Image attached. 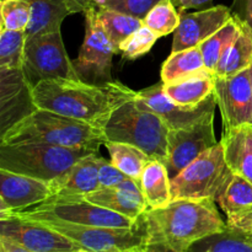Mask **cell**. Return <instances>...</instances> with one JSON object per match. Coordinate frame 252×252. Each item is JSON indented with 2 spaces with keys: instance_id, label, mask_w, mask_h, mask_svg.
I'll list each match as a JSON object with an SVG mask.
<instances>
[{
  "instance_id": "ab89813d",
  "label": "cell",
  "mask_w": 252,
  "mask_h": 252,
  "mask_svg": "<svg viewBox=\"0 0 252 252\" xmlns=\"http://www.w3.org/2000/svg\"><path fill=\"white\" fill-rule=\"evenodd\" d=\"M234 230H239V231H244V233H250L252 234V212L249 216H246L240 223L238 224Z\"/></svg>"
},
{
  "instance_id": "4fadbf2b",
  "label": "cell",
  "mask_w": 252,
  "mask_h": 252,
  "mask_svg": "<svg viewBox=\"0 0 252 252\" xmlns=\"http://www.w3.org/2000/svg\"><path fill=\"white\" fill-rule=\"evenodd\" d=\"M0 235L6 236L30 252H73L81 249L48 226L17 218L0 220Z\"/></svg>"
},
{
  "instance_id": "7402d4cb",
  "label": "cell",
  "mask_w": 252,
  "mask_h": 252,
  "mask_svg": "<svg viewBox=\"0 0 252 252\" xmlns=\"http://www.w3.org/2000/svg\"><path fill=\"white\" fill-rule=\"evenodd\" d=\"M140 189L148 209L164 207L171 202V177L160 160H152L140 177Z\"/></svg>"
},
{
  "instance_id": "d590c367",
  "label": "cell",
  "mask_w": 252,
  "mask_h": 252,
  "mask_svg": "<svg viewBox=\"0 0 252 252\" xmlns=\"http://www.w3.org/2000/svg\"><path fill=\"white\" fill-rule=\"evenodd\" d=\"M231 14L252 27V0H234Z\"/></svg>"
},
{
  "instance_id": "4316f807",
  "label": "cell",
  "mask_w": 252,
  "mask_h": 252,
  "mask_svg": "<svg viewBox=\"0 0 252 252\" xmlns=\"http://www.w3.org/2000/svg\"><path fill=\"white\" fill-rule=\"evenodd\" d=\"M241 25H243V21L233 15L231 19L219 31H217L213 36L207 38L198 46L203 56L204 64L211 73H214L219 59L239 36L241 31Z\"/></svg>"
},
{
  "instance_id": "cb8c5ba5",
  "label": "cell",
  "mask_w": 252,
  "mask_h": 252,
  "mask_svg": "<svg viewBox=\"0 0 252 252\" xmlns=\"http://www.w3.org/2000/svg\"><path fill=\"white\" fill-rule=\"evenodd\" d=\"M252 64V27L246 22L235 41L228 47L214 69L217 78H229L240 73Z\"/></svg>"
},
{
  "instance_id": "9a60e30c",
  "label": "cell",
  "mask_w": 252,
  "mask_h": 252,
  "mask_svg": "<svg viewBox=\"0 0 252 252\" xmlns=\"http://www.w3.org/2000/svg\"><path fill=\"white\" fill-rule=\"evenodd\" d=\"M231 16L230 7L224 5L191 14H181L180 25L174 33L172 52L198 47L202 42L219 31Z\"/></svg>"
},
{
  "instance_id": "f546056e",
  "label": "cell",
  "mask_w": 252,
  "mask_h": 252,
  "mask_svg": "<svg viewBox=\"0 0 252 252\" xmlns=\"http://www.w3.org/2000/svg\"><path fill=\"white\" fill-rule=\"evenodd\" d=\"M180 20L181 12L176 9L174 2L171 0H162L148 12L143 24L155 32L160 38L176 31Z\"/></svg>"
},
{
  "instance_id": "8fae6325",
  "label": "cell",
  "mask_w": 252,
  "mask_h": 252,
  "mask_svg": "<svg viewBox=\"0 0 252 252\" xmlns=\"http://www.w3.org/2000/svg\"><path fill=\"white\" fill-rule=\"evenodd\" d=\"M214 94L224 130L252 123V64L229 78L214 76Z\"/></svg>"
},
{
  "instance_id": "74e56055",
  "label": "cell",
  "mask_w": 252,
  "mask_h": 252,
  "mask_svg": "<svg viewBox=\"0 0 252 252\" xmlns=\"http://www.w3.org/2000/svg\"><path fill=\"white\" fill-rule=\"evenodd\" d=\"M0 252H30V251H27L26 249L17 245L16 243H14L12 240L7 239L6 236L0 235Z\"/></svg>"
},
{
  "instance_id": "7c38bea8",
  "label": "cell",
  "mask_w": 252,
  "mask_h": 252,
  "mask_svg": "<svg viewBox=\"0 0 252 252\" xmlns=\"http://www.w3.org/2000/svg\"><path fill=\"white\" fill-rule=\"evenodd\" d=\"M135 100L145 108L154 111L160 116L169 129L186 128L203 120L207 115L216 112L217 97L212 94L206 101L194 107L181 106L169 97L164 90V83L155 84L147 89L138 91Z\"/></svg>"
},
{
  "instance_id": "5b68a950",
  "label": "cell",
  "mask_w": 252,
  "mask_h": 252,
  "mask_svg": "<svg viewBox=\"0 0 252 252\" xmlns=\"http://www.w3.org/2000/svg\"><path fill=\"white\" fill-rule=\"evenodd\" d=\"M96 152L98 150L90 148H64L38 143L0 144V169L52 182L84 157Z\"/></svg>"
},
{
  "instance_id": "d6a6232c",
  "label": "cell",
  "mask_w": 252,
  "mask_h": 252,
  "mask_svg": "<svg viewBox=\"0 0 252 252\" xmlns=\"http://www.w3.org/2000/svg\"><path fill=\"white\" fill-rule=\"evenodd\" d=\"M208 245L211 252H252V241L244 231L228 228L224 233L212 236Z\"/></svg>"
},
{
  "instance_id": "b9f144b4",
  "label": "cell",
  "mask_w": 252,
  "mask_h": 252,
  "mask_svg": "<svg viewBox=\"0 0 252 252\" xmlns=\"http://www.w3.org/2000/svg\"><path fill=\"white\" fill-rule=\"evenodd\" d=\"M95 1H96V4H97V6H98V5H100L101 2L103 1V0H95Z\"/></svg>"
},
{
  "instance_id": "277c9868",
  "label": "cell",
  "mask_w": 252,
  "mask_h": 252,
  "mask_svg": "<svg viewBox=\"0 0 252 252\" xmlns=\"http://www.w3.org/2000/svg\"><path fill=\"white\" fill-rule=\"evenodd\" d=\"M103 133L106 142L127 143L152 159L162 162L166 159L169 127L158 113L143 107L135 97L112 113Z\"/></svg>"
},
{
  "instance_id": "60d3db41",
  "label": "cell",
  "mask_w": 252,
  "mask_h": 252,
  "mask_svg": "<svg viewBox=\"0 0 252 252\" xmlns=\"http://www.w3.org/2000/svg\"><path fill=\"white\" fill-rule=\"evenodd\" d=\"M73 252H91V251L85 250V249H79V250H75V251H73Z\"/></svg>"
},
{
  "instance_id": "3957f363",
  "label": "cell",
  "mask_w": 252,
  "mask_h": 252,
  "mask_svg": "<svg viewBox=\"0 0 252 252\" xmlns=\"http://www.w3.org/2000/svg\"><path fill=\"white\" fill-rule=\"evenodd\" d=\"M24 143L100 150L101 145L106 143V138L100 128L52 111L37 108L7 129L0 139V144L6 145Z\"/></svg>"
},
{
  "instance_id": "ac0fdd59",
  "label": "cell",
  "mask_w": 252,
  "mask_h": 252,
  "mask_svg": "<svg viewBox=\"0 0 252 252\" xmlns=\"http://www.w3.org/2000/svg\"><path fill=\"white\" fill-rule=\"evenodd\" d=\"M98 160H100L98 152L86 155L75 162L65 174L49 182L53 196L84 197L100 189Z\"/></svg>"
},
{
  "instance_id": "603a6c76",
  "label": "cell",
  "mask_w": 252,
  "mask_h": 252,
  "mask_svg": "<svg viewBox=\"0 0 252 252\" xmlns=\"http://www.w3.org/2000/svg\"><path fill=\"white\" fill-rule=\"evenodd\" d=\"M209 73L211 71L204 64L199 47H193L185 51L171 52L162 64L161 81L164 84H172Z\"/></svg>"
},
{
  "instance_id": "ffe728a7",
  "label": "cell",
  "mask_w": 252,
  "mask_h": 252,
  "mask_svg": "<svg viewBox=\"0 0 252 252\" xmlns=\"http://www.w3.org/2000/svg\"><path fill=\"white\" fill-rule=\"evenodd\" d=\"M216 202L226 216L228 228L235 229L252 212V182L233 174Z\"/></svg>"
},
{
  "instance_id": "9c48e42d",
  "label": "cell",
  "mask_w": 252,
  "mask_h": 252,
  "mask_svg": "<svg viewBox=\"0 0 252 252\" xmlns=\"http://www.w3.org/2000/svg\"><path fill=\"white\" fill-rule=\"evenodd\" d=\"M85 14V38L73 61L74 68L80 80L91 84H103L111 80L112 58L117 48L103 30L97 17V6Z\"/></svg>"
},
{
  "instance_id": "e0dca14e",
  "label": "cell",
  "mask_w": 252,
  "mask_h": 252,
  "mask_svg": "<svg viewBox=\"0 0 252 252\" xmlns=\"http://www.w3.org/2000/svg\"><path fill=\"white\" fill-rule=\"evenodd\" d=\"M86 201L102 208L120 213L138 221L148 209L140 184L133 179L126 180L116 187H103L84 196Z\"/></svg>"
},
{
  "instance_id": "484cf974",
  "label": "cell",
  "mask_w": 252,
  "mask_h": 252,
  "mask_svg": "<svg viewBox=\"0 0 252 252\" xmlns=\"http://www.w3.org/2000/svg\"><path fill=\"white\" fill-rule=\"evenodd\" d=\"M111 157V162L117 166L123 174L140 184L143 171L152 160V158L134 145L127 143L106 142L103 144Z\"/></svg>"
},
{
  "instance_id": "7a4b0ae2",
  "label": "cell",
  "mask_w": 252,
  "mask_h": 252,
  "mask_svg": "<svg viewBox=\"0 0 252 252\" xmlns=\"http://www.w3.org/2000/svg\"><path fill=\"white\" fill-rule=\"evenodd\" d=\"M137 93L120 81L91 84L83 80H44L32 89L37 108L81 121L103 130L108 120Z\"/></svg>"
},
{
  "instance_id": "1f68e13d",
  "label": "cell",
  "mask_w": 252,
  "mask_h": 252,
  "mask_svg": "<svg viewBox=\"0 0 252 252\" xmlns=\"http://www.w3.org/2000/svg\"><path fill=\"white\" fill-rule=\"evenodd\" d=\"M158 34L153 32L148 26L143 25L139 30L134 32L130 37H128L120 47V52H122V56L128 61H134L139 57L147 54L155 42L158 41Z\"/></svg>"
},
{
  "instance_id": "83f0119b",
  "label": "cell",
  "mask_w": 252,
  "mask_h": 252,
  "mask_svg": "<svg viewBox=\"0 0 252 252\" xmlns=\"http://www.w3.org/2000/svg\"><path fill=\"white\" fill-rule=\"evenodd\" d=\"M97 17L118 52L121 44L144 25L143 20L102 6H97Z\"/></svg>"
},
{
  "instance_id": "30bf717a",
  "label": "cell",
  "mask_w": 252,
  "mask_h": 252,
  "mask_svg": "<svg viewBox=\"0 0 252 252\" xmlns=\"http://www.w3.org/2000/svg\"><path fill=\"white\" fill-rule=\"evenodd\" d=\"M214 133V112L186 128L169 129L167 155L164 164L170 177L189 166L203 153L218 144Z\"/></svg>"
},
{
  "instance_id": "f1b7e54d",
  "label": "cell",
  "mask_w": 252,
  "mask_h": 252,
  "mask_svg": "<svg viewBox=\"0 0 252 252\" xmlns=\"http://www.w3.org/2000/svg\"><path fill=\"white\" fill-rule=\"evenodd\" d=\"M25 43V31L0 29V68L22 69Z\"/></svg>"
},
{
  "instance_id": "8d00e7d4",
  "label": "cell",
  "mask_w": 252,
  "mask_h": 252,
  "mask_svg": "<svg viewBox=\"0 0 252 252\" xmlns=\"http://www.w3.org/2000/svg\"><path fill=\"white\" fill-rule=\"evenodd\" d=\"M176 9L180 12H184L187 9H193V7H201L203 5L209 4L212 0H171Z\"/></svg>"
},
{
  "instance_id": "e575fe53",
  "label": "cell",
  "mask_w": 252,
  "mask_h": 252,
  "mask_svg": "<svg viewBox=\"0 0 252 252\" xmlns=\"http://www.w3.org/2000/svg\"><path fill=\"white\" fill-rule=\"evenodd\" d=\"M128 179L129 177L123 174L112 162L106 160L105 158L100 157V160H98V180H100L101 189L120 186L122 182H125Z\"/></svg>"
},
{
  "instance_id": "4dcf8cb0",
  "label": "cell",
  "mask_w": 252,
  "mask_h": 252,
  "mask_svg": "<svg viewBox=\"0 0 252 252\" xmlns=\"http://www.w3.org/2000/svg\"><path fill=\"white\" fill-rule=\"evenodd\" d=\"M31 16V5L26 0H1L0 2V29L26 31Z\"/></svg>"
},
{
  "instance_id": "44dd1931",
  "label": "cell",
  "mask_w": 252,
  "mask_h": 252,
  "mask_svg": "<svg viewBox=\"0 0 252 252\" xmlns=\"http://www.w3.org/2000/svg\"><path fill=\"white\" fill-rule=\"evenodd\" d=\"M32 9L26 38L36 34L61 31L62 22L68 15L76 14L69 0H26Z\"/></svg>"
},
{
  "instance_id": "8992f818",
  "label": "cell",
  "mask_w": 252,
  "mask_h": 252,
  "mask_svg": "<svg viewBox=\"0 0 252 252\" xmlns=\"http://www.w3.org/2000/svg\"><path fill=\"white\" fill-rule=\"evenodd\" d=\"M17 218L27 221L59 220L80 225L133 229L138 221L102 208L80 196H53L47 201L17 212L0 214V220Z\"/></svg>"
},
{
  "instance_id": "d4e9b609",
  "label": "cell",
  "mask_w": 252,
  "mask_h": 252,
  "mask_svg": "<svg viewBox=\"0 0 252 252\" xmlns=\"http://www.w3.org/2000/svg\"><path fill=\"white\" fill-rule=\"evenodd\" d=\"M165 93L181 106L194 107L214 93V74H202L172 84H164Z\"/></svg>"
},
{
  "instance_id": "d6986e66",
  "label": "cell",
  "mask_w": 252,
  "mask_h": 252,
  "mask_svg": "<svg viewBox=\"0 0 252 252\" xmlns=\"http://www.w3.org/2000/svg\"><path fill=\"white\" fill-rule=\"evenodd\" d=\"M220 142L233 174L252 182V123L224 130Z\"/></svg>"
},
{
  "instance_id": "836d02e7",
  "label": "cell",
  "mask_w": 252,
  "mask_h": 252,
  "mask_svg": "<svg viewBox=\"0 0 252 252\" xmlns=\"http://www.w3.org/2000/svg\"><path fill=\"white\" fill-rule=\"evenodd\" d=\"M162 0H103L98 6L144 20L148 12Z\"/></svg>"
},
{
  "instance_id": "6da1fadb",
  "label": "cell",
  "mask_w": 252,
  "mask_h": 252,
  "mask_svg": "<svg viewBox=\"0 0 252 252\" xmlns=\"http://www.w3.org/2000/svg\"><path fill=\"white\" fill-rule=\"evenodd\" d=\"M138 225L144 252H189L198 241L228 229L213 199H176L147 209Z\"/></svg>"
},
{
  "instance_id": "ba28073f",
  "label": "cell",
  "mask_w": 252,
  "mask_h": 252,
  "mask_svg": "<svg viewBox=\"0 0 252 252\" xmlns=\"http://www.w3.org/2000/svg\"><path fill=\"white\" fill-rule=\"evenodd\" d=\"M22 70L32 88L44 80H80L66 54L61 31L26 38Z\"/></svg>"
},
{
  "instance_id": "52a82bcc",
  "label": "cell",
  "mask_w": 252,
  "mask_h": 252,
  "mask_svg": "<svg viewBox=\"0 0 252 252\" xmlns=\"http://www.w3.org/2000/svg\"><path fill=\"white\" fill-rule=\"evenodd\" d=\"M233 171L228 166L221 142L192 161L171 179V201H217Z\"/></svg>"
},
{
  "instance_id": "5bb4252c",
  "label": "cell",
  "mask_w": 252,
  "mask_h": 252,
  "mask_svg": "<svg viewBox=\"0 0 252 252\" xmlns=\"http://www.w3.org/2000/svg\"><path fill=\"white\" fill-rule=\"evenodd\" d=\"M32 86L22 69L0 68V116L1 135L37 110Z\"/></svg>"
},
{
  "instance_id": "f35d334b",
  "label": "cell",
  "mask_w": 252,
  "mask_h": 252,
  "mask_svg": "<svg viewBox=\"0 0 252 252\" xmlns=\"http://www.w3.org/2000/svg\"><path fill=\"white\" fill-rule=\"evenodd\" d=\"M76 12H86L88 10L97 6L95 0H69Z\"/></svg>"
},
{
  "instance_id": "2e32d148",
  "label": "cell",
  "mask_w": 252,
  "mask_h": 252,
  "mask_svg": "<svg viewBox=\"0 0 252 252\" xmlns=\"http://www.w3.org/2000/svg\"><path fill=\"white\" fill-rule=\"evenodd\" d=\"M52 196L49 182L0 169V214L37 206Z\"/></svg>"
},
{
  "instance_id": "ee69618b",
  "label": "cell",
  "mask_w": 252,
  "mask_h": 252,
  "mask_svg": "<svg viewBox=\"0 0 252 252\" xmlns=\"http://www.w3.org/2000/svg\"><path fill=\"white\" fill-rule=\"evenodd\" d=\"M202 252H211V251H209L208 249H206V250H204V251H202Z\"/></svg>"
},
{
  "instance_id": "7bdbcfd3",
  "label": "cell",
  "mask_w": 252,
  "mask_h": 252,
  "mask_svg": "<svg viewBox=\"0 0 252 252\" xmlns=\"http://www.w3.org/2000/svg\"><path fill=\"white\" fill-rule=\"evenodd\" d=\"M246 234H248L249 238H250V239H251V241H252V234H250V233H246Z\"/></svg>"
}]
</instances>
